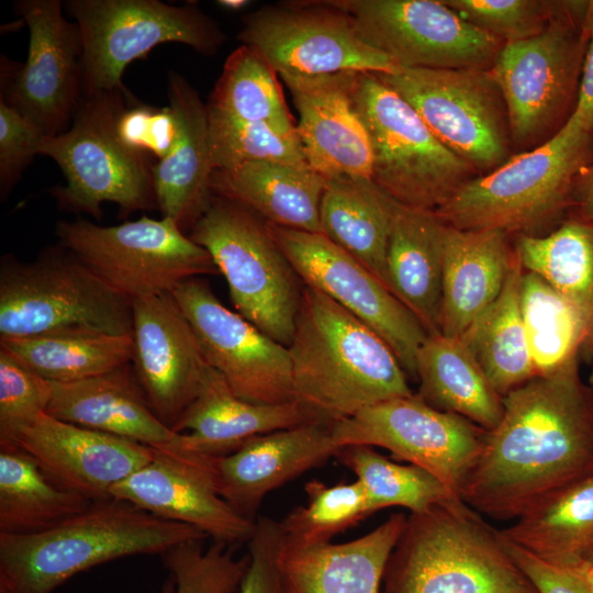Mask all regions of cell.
<instances>
[{
    "label": "cell",
    "mask_w": 593,
    "mask_h": 593,
    "mask_svg": "<svg viewBox=\"0 0 593 593\" xmlns=\"http://www.w3.org/2000/svg\"><path fill=\"white\" fill-rule=\"evenodd\" d=\"M580 358L503 396L504 412L461 489L481 515L516 519L563 488L593 477V389Z\"/></svg>",
    "instance_id": "6da1fadb"
},
{
    "label": "cell",
    "mask_w": 593,
    "mask_h": 593,
    "mask_svg": "<svg viewBox=\"0 0 593 593\" xmlns=\"http://www.w3.org/2000/svg\"><path fill=\"white\" fill-rule=\"evenodd\" d=\"M295 400L334 424L371 405L413 395L390 346L321 291L304 286L288 346Z\"/></svg>",
    "instance_id": "7a4b0ae2"
},
{
    "label": "cell",
    "mask_w": 593,
    "mask_h": 593,
    "mask_svg": "<svg viewBox=\"0 0 593 593\" xmlns=\"http://www.w3.org/2000/svg\"><path fill=\"white\" fill-rule=\"evenodd\" d=\"M206 536L130 502L94 501L57 526L30 535L0 533V593H53L96 566L138 555H163Z\"/></svg>",
    "instance_id": "3957f363"
},
{
    "label": "cell",
    "mask_w": 593,
    "mask_h": 593,
    "mask_svg": "<svg viewBox=\"0 0 593 593\" xmlns=\"http://www.w3.org/2000/svg\"><path fill=\"white\" fill-rule=\"evenodd\" d=\"M381 593H538L493 528L461 497L410 513Z\"/></svg>",
    "instance_id": "277c9868"
},
{
    "label": "cell",
    "mask_w": 593,
    "mask_h": 593,
    "mask_svg": "<svg viewBox=\"0 0 593 593\" xmlns=\"http://www.w3.org/2000/svg\"><path fill=\"white\" fill-rule=\"evenodd\" d=\"M592 163L593 137L571 116L551 139L472 178L434 212L458 230L548 234L569 217L578 178Z\"/></svg>",
    "instance_id": "5b68a950"
},
{
    "label": "cell",
    "mask_w": 593,
    "mask_h": 593,
    "mask_svg": "<svg viewBox=\"0 0 593 593\" xmlns=\"http://www.w3.org/2000/svg\"><path fill=\"white\" fill-rule=\"evenodd\" d=\"M133 99L124 86L83 94L69 128L44 137L38 154L66 178L49 189L60 210L100 221L104 202L116 204L120 217L158 209L149 156L126 146L116 128Z\"/></svg>",
    "instance_id": "8992f818"
},
{
    "label": "cell",
    "mask_w": 593,
    "mask_h": 593,
    "mask_svg": "<svg viewBox=\"0 0 593 593\" xmlns=\"http://www.w3.org/2000/svg\"><path fill=\"white\" fill-rule=\"evenodd\" d=\"M132 300L64 245L0 261V340L96 332L132 335Z\"/></svg>",
    "instance_id": "52a82bcc"
},
{
    "label": "cell",
    "mask_w": 593,
    "mask_h": 593,
    "mask_svg": "<svg viewBox=\"0 0 593 593\" xmlns=\"http://www.w3.org/2000/svg\"><path fill=\"white\" fill-rule=\"evenodd\" d=\"M589 0L556 1L537 35L505 43L490 69L502 92L514 154L551 139L573 115L589 36Z\"/></svg>",
    "instance_id": "ba28073f"
},
{
    "label": "cell",
    "mask_w": 593,
    "mask_h": 593,
    "mask_svg": "<svg viewBox=\"0 0 593 593\" xmlns=\"http://www.w3.org/2000/svg\"><path fill=\"white\" fill-rule=\"evenodd\" d=\"M350 98L369 137L371 180L398 203L436 211L478 176L374 72H354Z\"/></svg>",
    "instance_id": "9c48e42d"
},
{
    "label": "cell",
    "mask_w": 593,
    "mask_h": 593,
    "mask_svg": "<svg viewBox=\"0 0 593 593\" xmlns=\"http://www.w3.org/2000/svg\"><path fill=\"white\" fill-rule=\"evenodd\" d=\"M190 238L210 254L226 279L236 312L288 347L304 284L266 222L243 205L216 195L191 228Z\"/></svg>",
    "instance_id": "30bf717a"
},
{
    "label": "cell",
    "mask_w": 593,
    "mask_h": 593,
    "mask_svg": "<svg viewBox=\"0 0 593 593\" xmlns=\"http://www.w3.org/2000/svg\"><path fill=\"white\" fill-rule=\"evenodd\" d=\"M58 243L130 300L172 292L178 284L219 273L210 254L171 219L142 216L102 226L59 221Z\"/></svg>",
    "instance_id": "8fae6325"
},
{
    "label": "cell",
    "mask_w": 593,
    "mask_h": 593,
    "mask_svg": "<svg viewBox=\"0 0 593 593\" xmlns=\"http://www.w3.org/2000/svg\"><path fill=\"white\" fill-rule=\"evenodd\" d=\"M68 14L79 26L83 94L123 87L125 68L155 46L176 42L213 54L224 34L194 4L157 0H69Z\"/></svg>",
    "instance_id": "7c38bea8"
},
{
    "label": "cell",
    "mask_w": 593,
    "mask_h": 593,
    "mask_svg": "<svg viewBox=\"0 0 593 593\" xmlns=\"http://www.w3.org/2000/svg\"><path fill=\"white\" fill-rule=\"evenodd\" d=\"M376 75L478 176L513 156L505 102L490 70L399 67Z\"/></svg>",
    "instance_id": "4fadbf2b"
},
{
    "label": "cell",
    "mask_w": 593,
    "mask_h": 593,
    "mask_svg": "<svg viewBox=\"0 0 593 593\" xmlns=\"http://www.w3.org/2000/svg\"><path fill=\"white\" fill-rule=\"evenodd\" d=\"M359 37L398 67L490 70L504 42L460 18L443 0H331Z\"/></svg>",
    "instance_id": "5bb4252c"
},
{
    "label": "cell",
    "mask_w": 593,
    "mask_h": 593,
    "mask_svg": "<svg viewBox=\"0 0 593 593\" xmlns=\"http://www.w3.org/2000/svg\"><path fill=\"white\" fill-rule=\"evenodd\" d=\"M332 429L339 447L385 448L395 459L427 470L458 496L488 434L458 414L430 406L417 394L366 407L334 423Z\"/></svg>",
    "instance_id": "9a60e30c"
},
{
    "label": "cell",
    "mask_w": 593,
    "mask_h": 593,
    "mask_svg": "<svg viewBox=\"0 0 593 593\" xmlns=\"http://www.w3.org/2000/svg\"><path fill=\"white\" fill-rule=\"evenodd\" d=\"M243 21L239 41L278 75L381 74L399 68L366 44L350 16L329 0L267 5Z\"/></svg>",
    "instance_id": "2e32d148"
},
{
    "label": "cell",
    "mask_w": 593,
    "mask_h": 593,
    "mask_svg": "<svg viewBox=\"0 0 593 593\" xmlns=\"http://www.w3.org/2000/svg\"><path fill=\"white\" fill-rule=\"evenodd\" d=\"M29 27L26 63L1 57V97L45 136L67 131L83 97L82 38L76 22L63 15L59 0L15 3Z\"/></svg>",
    "instance_id": "e0dca14e"
},
{
    "label": "cell",
    "mask_w": 593,
    "mask_h": 593,
    "mask_svg": "<svg viewBox=\"0 0 593 593\" xmlns=\"http://www.w3.org/2000/svg\"><path fill=\"white\" fill-rule=\"evenodd\" d=\"M267 230L304 286L314 288L372 328L416 380V356L428 336L417 317L365 266L324 234Z\"/></svg>",
    "instance_id": "ac0fdd59"
},
{
    "label": "cell",
    "mask_w": 593,
    "mask_h": 593,
    "mask_svg": "<svg viewBox=\"0 0 593 593\" xmlns=\"http://www.w3.org/2000/svg\"><path fill=\"white\" fill-rule=\"evenodd\" d=\"M172 294L208 365L223 376L237 396L266 404L295 400L287 346L226 307L200 277L181 282Z\"/></svg>",
    "instance_id": "d6986e66"
},
{
    "label": "cell",
    "mask_w": 593,
    "mask_h": 593,
    "mask_svg": "<svg viewBox=\"0 0 593 593\" xmlns=\"http://www.w3.org/2000/svg\"><path fill=\"white\" fill-rule=\"evenodd\" d=\"M214 457L174 446L153 447L150 461L116 484L111 497L191 526L216 542H247L256 522L242 516L220 495Z\"/></svg>",
    "instance_id": "ffe728a7"
},
{
    "label": "cell",
    "mask_w": 593,
    "mask_h": 593,
    "mask_svg": "<svg viewBox=\"0 0 593 593\" xmlns=\"http://www.w3.org/2000/svg\"><path fill=\"white\" fill-rule=\"evenodd\" d=\"M132 367L157 417L174 428L208 362L172 292L132 302Z\"/></svg>",
    "instance_id": "44dd1931"
},
{
    "label": "cell",
    "mask_w": 593,
    "mask_h": 593,
    "mask_svg": "<svg viewBox=\"0 0 593 593\" xmlns=\"http://www.w3.org/2000/svg\"><path fill=\"white\" fill-rule=\"evenodd\" d=\"M20 447L54 484L91 502L111 497L116 484L153 457V447L46 413L24 434Z\"/></svg>",
    "instance_id": "7402d4cb"
},
{
    "label": "cell",
    "mask_w": 593,
    "mask_h": 593,
    "mask_svg": "<svg viewBox=\"0 0 593 593\" xmlns=\"http://www.w3.org/2000/svg\"><path fill=\"white\" fill-rule=\"evenodd\" d=\"M354 72L279 75L299 114L296 130L306 161L325 180L371 179L369 137L350 98Z\"/></svg>",
    "instance_id": "603a6c76"
},
{
    "label": "cell",
    "mask_w": 593,
    "mask_h": 593,
    "mask_svg": "<svg viewBox=\"0 0 593 593\" xmlns=\"http://www.w3.org/2000/svg\"><path fill=\"white\" fill-rule=\"evenodd\" d=\"M332 426L312 422L262 434L228 455L215 456L220 495L242 516L256 522L268 493L334 457L339 446Z\"/></svg>",
    "instance_id": "cb8c5ba5"
},
{
    "label": "cell",
    "mask_w": 593,
    "mask_h": 593,
    "mask_svg": "<svg viewBox=\"0 0 593 593\" xmlns=\"http://www.w3.org/2000/svg\"><path fill=\"white\" fill-rule=\"evenodd\" d=\"M312 422L323 421L298 400L266 404L237 396L223 376L208 365L193 400L172 428L178 437L170 446L225 456L253 437Z\"/></svg>",
    "instance_id": "d4e9b609"
},
{
    "label": "cell",
    "mask_w": 593,
    "mask_h": 593,
    "mask_svg": "<svg viewBox=\"0 0 593 593\" xmlns=\"http://www.w3.org/2000/svg\"><path fill=\"white\" fill-rule=\"evenodd\" d=\"M168 99L178 127L171 152L153 166L163 217L184 232L192 228L211 200L213 165L209 146L208 105L179 74L168 75Z\"/></svg>",
    "instance_id": "484cf974"
},
{
    "label": "cell",
    "mask_w": 593,
    "mask_h": 593,
    "mask_svg": "<svg viewBox=\"0 0 593 593\" xmlns=\"http://www.w3.org/2000/svg\"><path fill=\"white\" fill-rule=\"evenodd\" d=\"M46 414L154 448L178 437L154 413L131 362L88 379L52 382Z\"/></svg>",
    "instance_id": "4316f807"
},
{
    "label": "cell",
    "mask_w": 593,
    "mask_h": 593,
    "mask_svg": "<svg viewBox=\"0 0 593 593\" xmlns=\"http://www.w3.org/2000/svg\"><path fill=\"white\" fill-rule=\"evenodd\" d=\"M406 517L393 513L371 532L345 542L282 546V593H381L385 564Z\"/></svg>",
    "instance_id": "83f0119b"
},
{
    "label": "cell",
    "mask_w": 593,
    "mask_h": 593,
    "mask_svg": "<svg viewBox=\"0 0 593 593\" xmlns=\"http://www.w3.org/2000/svg\"><path fill=\"white\" fill-rule=\"evenodd\" d=\"M508 234L446 224L439 333L460 337L499 296L516 251Z\"/></svg>",
    "instance_id": "f1b7e54d"
},
{
    "label": "cell",
    "mask_w": 593,
    "mask_h": 593,
    "mask_svg": "<svg viewBox=\"0 0 593 593\" xmlns=\"http://www.w3.org/2000/svg\"><path fill=\"white\" fill-rule=\"evenodd\" d=\"M445 228L434 211L394 201L387 249L388 286L428 335L439 333Z\"/></svg>",
    "instance_id": "f546056e"
},
{
    "label": "cell",
    "mask_w": 593,
    "mask_h": 593,
    "mask_svg": "<svg viewBox=\"0 0 593 593\" xmlns=\"http://www.w3.org/2000/svg\"><path fill=\"white\" fill-rule=\"evenodd\" d=\"M325 186V179L307 164L255 161L215 169L211 177L213 193L243 205L267 223L321 234Z\"/></svg>",
    "instance_id": "4dcf8cb0"
},
{
    "label": "cell",
    "mask_w": 593,
    "mask_h": 593,
    "mask_svg": "<svg viewBox=\"0 0 593 593\" xmlns=\"http://www.w3.org/2000/svg\"><path fill=\"white\" fill-rule=\"evenodd\" d=\"M416 380L417 395L437 410L458 414L486 430L502 418L503 396L460 337L429 334L416 356Z\"/></svg>",
    "instance_id": "1f68e13d"
},
{
    "label": "cell",
    "mask_w": 593,
    "mask_h": 593,
    "mask_svg": "<svg viewBox=\"0 0 593 593\" xmlns=\"http://www.w3.org/2000/svg\"><path fill=\"white\" fill-rule=\"evenodd\" d=\"M325 181L320 206L322 233L389 289L387 249L394 200L371 179L339 177Z\"/></svg>",
    "instance_id": "d6a6232c"
},
{
    "label": "cell",
    "mask_w": 593,
    "mask_h": 593,
    "mask_svg": "<svg viewBox=\"0 0 593 593\" xmlns=\"http://www.w3.org/2000/svg\"><path fill=\"white\" fill-rule=\"evenodd\" d=\"M501 534L549 564L584 569V555L593 545V477L556 492Z\"/></svg>",
    "instance_id": "836d02e7"
},
{
    "label": "cell",
    "mask_w": 593,
    "mask_h": 593,
    "mask_svg": "<svg viewBox=\"0 0 593 593\" xmlns=\"http://www.w3.org/2000/svg\"><path fill=\"white\" fill-rule=\"evenodd\" d=\"M514 247L525 270L553 286L577 309L584 326L580 360L593 357V224L568 217L539 236L517 235Z\"/></svg>",
    "instance_id": "e575fe53"
},
{
    "label": "cell",
    "mask_w": 593,
    "mask_h": 593,
    "mask_svg": "<svg viewBox=\"0 0 593 593\" xmlns=\"http://www.w3.org/2000/svg\"><path fill=\"white\" fill-rule=\"evenodd\" d=\"M523 271L516 254L499 296L460 336L502 396L536 376L519 306Z\"/></svg>",
    "instance_id": "d590c367"
},
{
    "label": "cell",
    "mask_w": 593,
    "mask_h": 593,
    "mask_svg": "<svg viewBox=\"0 0 593 593\" xmlns=\"http://www.w3.org/2000/svg\"><path fill=\"white\" fill-rule=\"evenodd\" d=\"M92 502L54 484L21 447L0 449V533L51 529Z\"/></svg>",
    "instance_id": "8d00e7d4"
},
{
    "label": "cell",
    "mask_w": 593,
    "mask_h": 593,
    "mask_svg": "<svg viewBox=\"0 0 593 593\" xmlns=\"http://www.w3.org/2000/svg\"><path fill=\"white\" fill-rule=\"evenodd\" d=\"M20 361L45 380L74 382L96 377L132 360V335L96 332L1 339Z\"/></svg>",
    "instance_id": "74e56055"
},
{
    "label": "cell",
    "mask_w": 593,
    "mask_h": 593,
    "mask_svg": "<svg viewBox=\"0 0 593 593\" xmlns=\"http://www.w3.org/2000/svg\"><path fill=\"white\" fill-rule=\"evenodd\" d=\"M519 306L536 376L580 358L584 326L571 302L541 276L525 270Z\"/></svg>",
    "instance_id": "f35d334b"
},
{
    "label": "cell",
    "mask_w": 593,
    "mask_h": 593,
    "mask_svg": "<svg viewBox=\"0 0 593 593\" xmlns=\"http://www.w3.org/2000/svg\"><path fill=\"white\" fill-rule=\"evenodd\" d=\"M334 457L351 470L362 485L369 516L391 506L421 513L460 497L427 470L411 463H395L370 446H342Z\"/></svg>",
    "instance_id": "ab89813d"
},
{
    "label": "cell",
    "mask_w": 593,
    "mask_h": 593,
    "mask_svg": "<svg viewBox=\"0 0 593 593\" xmlns=\"http://www.w3.org/2000/svg\"><path fill=\"white\" fill-rule=\"evenodd\" d=\"M276 75L260 55L242 45L227 57L208 107L237 120L296 133Z\"/></svg>",
    "instance_id": "60d3db41"
},
{
    "label": "cell",
    "mask_w": 593,
    "mask_h": 593,
    "mask_svg": "<svg viewBox=\"0 0 593 593\" xmlns=\"http://www.w3.org/2000/svg\"><path fill=\"white\" fill-rule=\"evenodd\" d=\"M304 490L307 503L294 507L279 522L283 547L332 542L337 534L369 517L365 491L358 480L326 485L313 479Z\"/></svg>",
    "instance_id": "b9f144b4"
},
{
    "label": "cell",
    "mask_w": 593,
    "mask_h": 593,
    "mask_svg": "<svg viewBox=\"0 0 593 593\" xmlns=\"http://www.w3.org/2000/svg\"><path fill=\"white\" fill-rule=\"evenodd\" d=\"M208 124L214 170L255 161L307 164L298 132L288 134L268 124L237 120L210 107Z\"/></svg>",
    "instance_id": "7bdbcfd3"
},
{
    "label": "cell",
    "mask_w": 593,
    "mask_h": 593,
    "mask_svg": "<svg viewBox=\"0 0 593 593\" xmlns=\"http://www.w3.org/2000/svg\"><path fill=\"white\" fill-rule=\"evenodd\" d=\"M203 540L182 542L161 555L169 580L160 593H237L249 564L245 555L236 558L230 546Z\"/></svg>",
    "instance_id": "ee69618b"
},
{
    "label": "cell",
    "mask_w": 593,
    "mask_h": 593,
    "mask_svg": "<svg viewBox=\"0 0 593 593\" xmlns=\"http://www.w3.org/2000/svg\"><path fill=\"white\" fill-rule=\"evenodd\" d=\"M52 382L0 345V449L18 448L30 427L46 413Z\"/></svg>",
    "instance_id": "f6af8a7d"
},
{
    "label": "cell",
    "mask_w": 593,
    "mask_h": 593,
    "mask_svg": "<svg viewBox=\"0 0 593 593\" xmlns=\"http://www.w3.org/2000/svg\"><path fill=\"white\" fill-rule=\"evenodd\" d=\"M443 1L465 21L504 43L539 34L556 8V1L542 0Z\"/></svg>",
    "instance_id": "bcb514c9"
},
{
    "label": "cell",
    "mask_w": 593,
    "mask_h": 593,
    "mask_svg": "<svg viewBox=\"0 0 593 593\" xmlns=\"http://www.w3.org/2000/svg\"><path fill=\"white\" fill-rule=\"evenodd\" d=\"M45 135L29 119L0 100V195L5 199L38 154Z\"/></svg>",
    "instance_id": "7dc6e473"
},
{
    "label": "cell",
    "mask_w": 593,
    "mask_h": 593,
    "mask_svg": "<svg viewBox=\"0 0 593 593\" xmlns=\"http://www.w3.org/2000/svg\"><path fill=\"white\" fill-rule=\"evenodd\" d=\"M118 133L128 147L164 159L172 149L178 127L171 108L132 101L118 120Z\"/></svg>",
    "instance_id": "c3c4849f"
},
{
    "label": "cell",
    "mask_w": 593,
    "mask_h": 593,
    "mask_svg": "<svg viewBox=\"0 0 593 593\" xmlns=\"http://www.w3.org/2000/svg\"><path fill=\"white\" fill-rule=\"evenodd\" d=\"M246 544L249 564L237 593H282L279 522L268 516L257 518L254 533Z\"/></svg>",
    "instance_id": "681fc988"
},
{
    "label": "cell",
    "mask_w": 593,
    "mask_h": 593,
    "mask_svg": "<svg viewBox=\"0 0 593 593\" xmlns=\"http://www.w3.org/2000/svg\"><path fill=\"white\" fill-rule=\"evenodd\" d=\"M504 540L511 556L538 593H593L584 578L583 569H567L549 564L505 538Z\"/></svg>",
    "instance_id": "f907efd6"
},
{
    "label": "cell",
    "mask_w": 593,
    "mask_h": 593,
    "mask_svg": "<svg viewBox=\"0 0 593 593\" xmlns=\"http://www.w3.org/2000/svg\"><path fill=\"white\" fill-rule=\"evenodd\" d=\"M572 116L593 137V35L585 53L578 104Z\"/></svg>",
    "instance_id": "816d5d0a"
},
{
    "label": "cell",
    "mask_w": 593,
    "mask_h": 593,
    "mask_svg": "<svg viewBox=\"0 0 593 593\" xmlns=\"http://www.w3.org/2000/svg\"><path fill=\"white\" fill-rule=\"evenodd\" d=\"M569 217L593 224V163L578 178Z\"/></svg>",
    "instance_id": "f5cc1de1"
},
{
    "label": "cell",
    "mask_w": 593,
    "mask_h": 593,
    "mask_svg": "<svg viewBox=\"0 0 593 593\" xmlns=\"http://www.w3.org/2000/svg\"><path fill=\"white\" fill-rule=\"evenodd\" d=\"M216 4L223 9H226L228 11H240L248 5H250V1L247 0H220L216 1Z\"/></svg>",
    "instance_id": "db71d44e"
},
{
    "label": "cell",
    "mask_w": 593,
    "mask_h": 593,
    "mask_svg": "<svg viewBox=\"0 0 593 593\" xmlns=\"http://www.w3.org/2000/svg\"><path fill=\"white\" fill-rule=\"evenodd\" d=\"M582 27L584 33L590 38L593 35V0H589L588 2V8L585 11Z\"/></svg>",
    "instance_id": "11a10c76"
},
{
    "label": "cell",
    "mask_w": 593,
    "mask_h": 593,
    "mask_svg": "<svg viewBox=\"0 0 593 593\" xmlns=\"http://www.w3.org/2000/svg\"><path fill=\"white\" fill-rule=\"evenodd\" d=\"M584 578L593 591V566H588L583 569Z\"/></svg>",
    "instance_id": "9f6ffc18"
},
{
    "label": "cell",
    "mask_w": 593,
    "mask_h": 593,
    "mask_svg": "<svg viewBox=\"0 0 593 593\" xmlns=\"http://www.w3.org/2000/svg\"><path fill=\"white\" fill-rule=\"evenodd\" d=\"M584 564L585 567L593 566V545L586 550L584 555Z\"/></svg>",
    "instance_id": "6f0895ef"
},
{
    "label": "cell",
    "mask_w": 593,
    "mask_h": 593,
    "mask_svg": "<svg viewBox=\"0 0 593 593\" xmlns=\"http://www.w3.org/2000/svg\"><path fill=\"white\" fill-rule=\"evenodd\" d=\"M589 365L591 366V373H590V378H589V384L593 389V357H592L591 361L589 362Z\"/></svg>",
    "instance_id": "680465c9"
}]
</instances>
